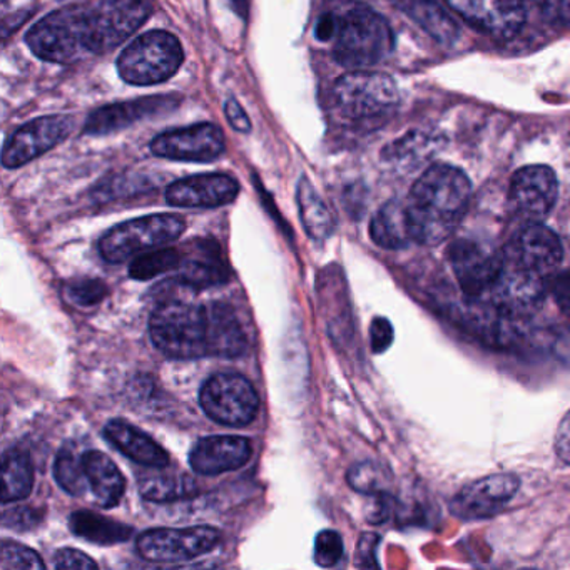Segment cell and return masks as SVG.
<instances>
[{
	"instance_id": "6da1fadb",
	"label": "cell",
	"mask_w": 570,
	"mask_h": 570,
	"mask_svg": "<svg viewBox=\"0 0 570 570\" xmlns=\"http://www.w3.org/2000/svg\"><path fill=\"white\" fill-rule=\"evenodd\" d=\"M149 333L168 358H236L248 350L242 322L226 303H161L149 320Z\"/></svg>"
},
{
	"instance_id": "7a4b0ae2",
	"label": "cell",
	"mask_w": 570,
	"mask_h": 570,
	"mask_svg": "<svg viewBox=\"0 0 570 570\" xmlns=\"http://www.w3.org/2000/svg\"><path fill=\"white\" fill-rule=\"evenodd\" d=\"M472 185L465 173L449 165H433L416 179L406 199L413 243L436 246L445 242L469 208Z\"/></svg>"
},
{
	"instance_id": "3957f363",
	"label": "cell",
	"mask_w": 570,
	"mask_h": 570,
	"mask_svg": "<svg viewBox=\"0 0 570 570\" xmlns=\"http://www.w3.org/2000/svg\"><path fill=\"white\" fill-rule=\"evenodd\" d=\"M32 55L42 61L71 65L88 56H101L98 16L92 6H66L32 26L26 36Z\"/></svg>"
},
{
	"instance_id": "277c9868",
	"label": "cell",
	"mask_w": 570,
	"mask_h": 570,
	"mask_svg": "<svg viewBox=\"0 0 570 570\" xmlns=\"http://www.w3.org/2000/svg\"><path fill=\"white\" fill-rule=\"evenodd\" d=\"M335 14L333 58L343 68L365 69L393 51L395 38L389 22L365 6H352Z\"/></svg>"
},
{
	"instance_id": "5b68a950",
	"label": "cell",
	"mask_w": 570,
	"mask_h": 570,
	"mask_svg": "<svg viewBox=\"0 0 570 570\" xmlns=\"http://www.w3.org/2000/svg\"><path fill=\"white\" fill-rule=\"evenodd\" d=\"M185 51L178 38L166 31L139 36L118 59L122 81L132 86H155L168 81L181 68Z\"/></svg>"
},
{
	"instance_id": "8992f818",
	"label": "cell",
	"mask_w": 570,
	"mask_h": 570,
	"mask_svg": "<svg viewBox=\"0 0 570 570\" xmlns=\"http://www.w3.org/2000/svg\"><path fill=\"white\" fill-rule=\"evenodd\" d=\"M185 229V219L176 215H151L129 219L102 236L99 253L106 262L118 265L146 249L175 242Z\"/></svg>"
},
{
	"instance_id": "52a82bcc",
	"label": "cell",
	"mask_w": 570,
	"mask_h": 570,
	"mask_svg": "<svg viewBox=\"0 0 570 570\" xmlns=\"http://www.w3.org/2000/svg\"><path fill=\"white\" fill-rule=\"evenodd\" d=\"M336 108L350 119H372L399 105V88L383 72L352 71L343 75L333 89Z\"/></svg>"
},
{
	"instance_id": "ba28073f",
	"label": "cell",
	"mask_w": 570,
	"mask_h": 570,
	"mask_svg": "<svg viewBox=\"0 0 570 570\" xmlns=\"http://www.w3.org/2000/svg\"><path fill=\"white\" fill-rule=\"evenodd\" d=\"M199 403L219 425L245 426L255 420L259 399L248 379L238 373H218L206 380Z\"/></svg>"
},
{
	"instance_id": "9c48e42d",
	"label": "cell",
	"mask_w": 570,
	"mask_h": 570,
	"mask_svg": "<svg viewBox=\"0 0 570 570\" xmlns=\"http://www.w3.org/2000/svg\"><path fill=\"white\" fill-rule=\"evenodd\" d=\"M222 542V532L215 527L198 525L188 529H153L141 533L136 542L139 556L149 562H185L212 552Z\"/></svg>"
},
{
	"instance_id": "30bf717a",
	"label": "cell",
	"mask_w": 570,
	"mask_h": 570,
	"mask_svg": "<svg viewBox=\"0 0 570 570\" xmlns=\"http://www.w3.org/2000/svg\"><path fill=\"white\" fill-rule=\"evenodd\" d=\"M549 278L503 256L502 269L489 292L490 298L502 316L522 318L532 315L546 299Z\"/></svg>"
},
{
	"instance_id": "8fae6325",
	"label": "cell",
	"mask_w": 570,
	"mask_h": 570,
	"mask_svg": "<svg viewBox=\"0 0 570 570\" xmlns=\"http://www.w3.org/2000/svg\"><path fill=\"white\" fill-rule=\"evenodd\" d=\"M72 129L75 119L66 115L46 116L21 126L4 145L2 165L16 169L35 161L66 141Z\"/></svg>"
},
{
	"instance_id": "7c38bea8",
	"label": "cell",
	"mask_w": 570,
	"mask_h": 570,
	"mask_svg": "<svg viewBox=\"0 0 570 570\" xmlns=\"http://www.w3.org/2000/svg\"><path fill=\"white\" fill-rule=\"evenodd\" d=\"M225 151L226 141L222 129L209 122L171 129L151 141L153 155L175 161L209 163Z\"/></svg>"
},
{
	"instance_id": "4fadbf2b",
	"label": "cell",
	"mask_w": 570,
	"mask_h": 570,
	"mask_svg": "<svg viewBox=\"0 0 570 570\" xmlns=\"http://www.w3.org/2000/svg\"><path fill=\"white\" fill-rule=\"evenodd\" d=\"M446 256L460 288L469 298L489 293L503 266V255L473 239H456Z\"/></svg>"
},
{
	"instance_id": "5bb4252c",
	"label": "cell",
	"mask_w": 570,
	"mask_h": 570,
	"mask_svg": "<svg viewBox=\"0 0 570 570\" xmlns=\"http://www.w3.org/2000/svg\"><path fill=\"white\" fill-rule=\"evenodd\" d=\"M519 476L512 473H495L483 476L463 487L452 502L450 512L462 520L490 519L505 509L519 490Z\"/></svg>"
},
{
	"instance_id": "9a60e30c",
	"label": "cell",
	"mask_w": 570,
	"mask_h": 570,
	"mask_svg": "<svg viewBox=\"0 0 570 570\" xmlns=\"http://www.w3.org/2000/svg\"><path fill=\"white\" fill-rule=\"evenodd\" d=\"M466 24L497 39L513 38L525 24L523 0H445Z\"/></svg>"
},
{
	"instance_id": "2e32d148",
	"label": "cell",
	"mask_w": 570,
	"mask_h": 570,
	"mask_svg": "<svg viewBox=\"0 0 570 570\" xmlns=\"http://www.w3.org/2000/svg\"><path fill=\"white\" fill-rule=\"evenodd\" d=\"M557 193L556 173L549 166H525L512 176L509 202L517 215L535 223L552 212Z\"/></svg>"
},
{
	"instance_id": "e0dca14e",
	"label": "cell",
	"mask_w": 570,
	"mask_h": 570,
	"mask_svg": "<svg viewBox=\"0 0 570 570\" xmlns=\"http://www.w3.org/2000/svg\"><path fill=\"white\" fill-rule=\"evenodd\" d=\"M503 256L530 272L550 276L562 262L563 248L552 229L539 223H529L513 236Z\"/></svg>"
},
{
	"instance_id": "ac0fdd59",
	"label": "cell",
	"mask_w": 570,
	"mask_h": 570,
	"mask_svg": "<svg viewBox=\"0 0 570 570\" xmlns=\"http://www.w3.org/2000/svg\"><path fill=\"white\" fill-rule=\"evenodd\" d=\"M179 102L181 99L168 95L105 106L89 116L85 132L92 136L112 135V132L122 131L142 119L173 111L178 108Z\"/></svg>"
},
{
	"instance_id": "d6986e66",
	"label": "cell",
	"mask_w": 570,
	"mask_h": 570,
	"mask_svg": "<svg viewBox=\"0 0 570 570\" xmlns=\"http://www.w3.org/2000/svg\"><path fill=\"white\" fill-rule=\"evenodd\" d=\"M239 185L228 175H196L166 189V202L178 208H218L235 202Z\"/></svg>"
},
{
	"instance_id": "ffe728a7",
	"label": "cell",
	"mask_w": 570,
	"mask_h": 570,
	"mask_svg": "<svg viewBox=\"0 0 570 570\" xmlns=\"http://www.w3.org/2000/svg\"><path fill=\"white\" fill-rule=\"evenodd\" d=\"M252 459V442L245 436L213 435L199 440L189 453V465L199 475H219L242 469Z\"/></svg>"
},
{
	"instance_id": "44dd1931",
	"label": "cell",
	"mask_w": 570,
	"mask_h": 570,
	"mask_svg": "<svg viewBox=\"0 0 570 570\" xmlns=\"http://www.w3.org/2000/svg\"><path fill=\"white\" fill-rule=\"evenodd\" d=\"M105 436L122 455L131 459L139 465L161 470L169 465V455L159 443H156L148 433L136 429L126 420H111L106 425Z\"/></svg>"
},
{
	"instance_id": "7402d4cb",
	"label": "cell",
	"mask_w": 570,
	"mask_h": 570,
	"mask_svg": "<svg viewBox=\"0 0 570 570\" xmlns=\"http://www.w3.org/2000/svg\"><path fill=\"white\" fill-rule=\"evenodd\" d=\"M178 272L179 282L189 288L203 289L229 282V268L216 242H198V248L183 258Z\"/></svg>"
},
{
	"instance_id": "603a6c76",
	"label": "cell",
	"mask_w": 570,
	"mask_h": 570,
	"mask_svg": "<svg viewBox=\"0 0 570 570\" xmlns=\"http://www.w3.org/2000/svg\"><path fill=\"white\" fill-rule=\"evenodd\" d=\"M82 465L96 503L102 509L118 505L126 490V479L118 465L99 450L82 453Z\"/></svg>"
},
{
	"instance_id": "cb8c5ba5",
	"label": "cell",
	"mask_w": 570,
	"mask_h": 570,
	"mask_svg": "<svg viewBox=\"0 0 570 570\" xmlns=\"http://www.w3.org/2000/svg\"><path fill=\"white\" fill-rule=\"evenodd\" d=\"M390 2L440 45H453L459 39V26L436 0H390Z\"/></svg>"
},
{
	"instance_id": "d4e9b609",
	"label": "cell",
	"mask_w": 570,
	"mask_h": 570,
	"mask_svg": "<svg viewBox=\"0 0 570 570\" xmlns=\"http://www.w3.org/2000/svg\"><path fill=\"white\" fill-rule=\"evenodd\" d=\"M370 236L385 249H403L413 243L405 203L393 199L382 206L370 223Z\"/></svg>"
},
{
	"instance_id": "484cf974",
	"label": "cell",
	"mask_w": 570,
	"mask_h": 570,
	"mask_svg": "<svg viewBox=\"0 0 570 570\" xmlns=\"http://www.w3.org/2000/svg\"><path fill=\"white\" fill-rule=\"evenodd\" d=\"M75 535L89 542L99 543V546H115V543L125 542L132 537V527L118 520L108 519V517L99 515L91 510H78L72 513L69 519Z\"/></svg>"
},
{
	"instance_id": "4316f807",
	"label": "cell",
	"mask_w": 570,
	"mask_h": 570,
	"mask_svg": "<svg viewBox=\"0 0 570 570\" xmlns=\"http://www.w3.org/2000/svg\"><path fill=\"white\" fill-rule=\"evenodd\" d=\"M296 199H298L303 228L308 233L309 238L315 239V242L330 238L333 229H335V219H333L328 206L320 198L315 186L306 176L299 179Z\"/></svg>"
},
{
	"instance_id": "83f0119b",
	"label": "cell",
	"mask_w": 570,
	"mask_h": 570,
	"mask_svg": "<svg viewBox=\"0 0 570 570\" xmlns=\"http://www.w3.org/2000/svg\"><path fill=\"white\" fill-rule=\"evenodd\" d=\"M35 469L22 450H8L2 456V502H16L31 495Z\"/></svg>"
},
{
	"instance_id": "f1b7e54d",
	"label": "cell",
	"mask_w": 570,
	"mask_h": 570,
	"mask_svg": "<svg viewBox=\"0 0 570 570\" xmlns=\"http://www.w3.org/2000/svg\"><path fill=\"white\" fill-rule=\"evenodd\" d=\"M139 490H141V495L151 502H173V500L195 495L196 485L188 476L155 473V475H145L139 480Z\"/></svg>"
},
{
	"instance_id": "f546056e",
	"label": "cell",
	"mask_w": 570,
	"mask_h": 570,
	"mask_svg": "<svg viewBox=\"0 0 570 570\" xmlns=\"http://www.w3.org/2000/svg\"><path fill=\"white\" fill-rule=\"evenodd\" d=\"M436 141L439 138L435 136L425 135V132H410L399 141L386 146L383 158L386 161L396 163V165L415 166L435 151Z\"/></svg>"
},
{
	"instance_id": "4dcf8cb0",
	"label": "cell",
	"mask_w": 570,
	"mask_h": 570,
	"mask_svg": "<svg viewBox=\"0 0 570 570\" xmlns=\"http://www.w3.org/2000/svg\"><path fill=\"white\" fill-rule=\"evenodd\" d=\"M55 479L58 485L69 495H85L86 490H89V482L85 465H82V455H79L69 446L59 450L55 463Z\"/></svg>"
},
{
	"instance_id": "1f68e13d",
	"label": "cell",
	"mask_w": 570,
	"mask_h": 570,
	"mask_svg": "<svg viewBox=\"0 0 570 570\" xmlns=\"http://www.w3.org/2000/svg\"><path fill=\"white\" fill-rule=\"evenodd\" d=\"M181 263L183 253L178 249H158V252L145 253V255L138 256L129 265V275H131V278L139 279V282H146V279L156 278V276L178 269Z\"/></svg>"
},
{
	"instance_id": "d6a6232c",
	"label": "cell",
	"mask_w": 570,
	"mask_h": 570,
	"mask_svg": "<svg viewBox=\"0 0 570 570\" xmlns=\"http://www.w3.org/2000/svg\"><path fill=\"white\" fill-rule=\"evenodd\" d=\"M346 480L356 492L375 497L389 489L390 473L380 463L362 462L348 470Z\"/></svg>"
},
{
	"instance_id": "836d02e7",
	"label": "cell",
	"mask_w": 570,
	"mask_h": 570,
	"mask_svg": "<svg viewBox=\"0 0 570 570\" xmlns=\"http://www.w3.org/2000/svg\"><path fill=\"white\" fill-rule=\"evenodd\" d=\"M41 556L29 547L21 546L11 540L2 542L0 549V569L2 570H42L45 569Z\"/></svg>"
},
{
	"instance_id": "e575fe53",
	"label": "cell",
	"mask_w": 570,
	"mask_h": 570,
	"mask_svg": "<svg viewBox=\"0 0 570 570\" xmlns=\"http://www.w3.org/2000/svg\"><path fill=\"white\" fill-rule=\"evenodd\" d=\"M343 557V539L335 530H323L315 539L316 566L335 567Z\"/></svg>"
},
{
	"instance_id": "d590c367",
	"label": "cell",
	"mask_w": 570,
	"mask_h": 570,
	"mask_svg": "<svg viewBox=\"0 0 570 570\" xmlns=\"http://www.w3.org/2000/svg\"><path fill=\"white\" fill-rule=\"evenodd\" d=\"M106 295L108 288L101 279H76L68 285L69 298L81 306L98 305Z\"/></svg>"
},
{
	"instance_id": "8d00e7d4",
	"label": "cell",
	"mask_w": 570,
	"mask_h": 570,
	"mask_svg": "<svg viewBox=\"0 0 570 570\" xmlns=\"http://www.w3.org/2000/svg\"><path fill=\"white\" fill-rule=\"evenodd\" d=\"M529 2L550 24L570 26V0H529Z\"/></svg>"
},
{
	"instance_id": "74e56055",
	"label": "cell",
	"mask_w": 570,
	"mask_h": 570,
	"mask_svg": "<svg viewBox=\"0 0 570 570\" xmlns=\"http://www.w3.org/2000/svg\"><path fill=\"white\" fill-rule=\"evenodd\" d=\"M41 520V512L32 509V507H14V509L6 510L4 515H2L4 527H12V529H18L19 532L35 529Z\"/></svg>"
},
{
	"instance_id": "f35d334b",
	"label": "cell",
	"mask_w": 570,
	"mask_h": 570,
	"mask_svg": "<svg viewBox=\"0 0 570 570\" xmlns=\"http://www.w3.org/2000/svg\"><path fill=\"white\" fill-rule=\"evenodd\" d=\"M549 292L552 293L553 299H556L557 306L560 312L570 318V272L563 269V272L557 273V275H550L549 278Z\"/></svg>"
},
{
	"instance_id": "ab89813d",
	"label": "cell",
	"mask_w": 570,
	"mask_h": 570,
	"mask_svg": "<svg viewBox=\"0 0 570 570\" xmlns=\"http://www.w3.org/2000/svg\"><path fill=\"white\" fill-rule=\"evenodd\" d=\"M56 569H98V562L91 559L88 553L76 549H61L55 556Z\"/></svg>"
},
{
	"instance_id": "60d3db41",
	"label": "cell",
	"mask_w": 570,
	"mask_h": 570,
	"mask_svg": "<svg viewBox=\"0 0 570 570\" xmlns=\"http://www.w3.org/2000/svg\"><path fill=\"white\" fill-rule=\"evenodd\" d=\"M370 343H372L373 353H383L392 346L393 343V326L386 318L373 320L370 326Z\"/></svg>"
},
{
	"instance_id": "b9f144b4",
	"label": "cell",
	"mask_w": 570,
	"mask_h": 570,
	"mask_svg": "<svg viewBox=\"0 0 570 570\" xmlns=\"http://www.w3.org/2000/svg\"><path fill=\"white\" fill-rule=\"evenodd\" d=\"M553 450L556 455L562 460L563 463L570 465V410L562 422L559 423V429L556 432V442H553Z\"/></svg>"
},
{
	"instance_id": "7bdbcfd3",
	"label": "cell",
	"mask_w": 570,
	"mask_h": 570,
	"mask_svg": "<svg viewBox=\"0 0 570 570\" xmlns=\"http://www.w3.org/2000/svg\"><path fill=\"white\" fill-rule=\"evenodd\" d=\"M380 537L375 533H365L358 543V567H379L375 559L376 547H379Z\"/></svg>"
},
{
	"instance_id": "ee69618b",
	"label": "cell",
	"mask_w": 570,
	"mask_h": 570,
	"mask_svg": "<svg viewBox=\"0 0 570 570\" xmlns=\"http://www.w3.org/2000/svg\"><path fill=\"white\" fill-rule=\"evenodd\" d=\"M225 112L233 129L239 132L252 131V122H249L248 115H246L245 109L238 105L236 99H229V101L226 102Z\"/></svg>"
},
{
	"instance_id": "f6af8a7d",
	"label": "cell",
	"mask_w": 570,
	"mask_h": 570,
	"mask_svg": "<svg viewBox=\"0 0 570 570\" xmlns=\"http://www.w3.org/2000/svg\"><path fill=\"white\" fill-rule=\"evenodd\" d=\"M393 499L389 495V492L379 493L375 495V502H373L372 512L368 513L370 523H383L392 515Z\"/></svg>"
},
{
	"instance_id": "bcb514c9",
	"label": "cell",
	"mask_w": 570,
	"mask_h": 570,
	"mask_svg": "<svg viewBox=\"0 0 570 570\" xmlns=\"http://www.w3.org/2000/svg\"><path fill=\"white\" fill-rule=\"evenodd\" d=\"M333 36H335V14L326 12L316 21L315 38L320 42H332Z\"/></svg>"
},
{
	"instance_id": "7dc6e473",
	"label": "cell",
	"mask_w": 570,
	"mask_h": 570,
	"mask_svg": "<svg viewBox=\"0 0 570 570\" xmlns=\"http://www.w3.org/2000/svg\"><path fill=\"white\" fill-rule=\"evenodd\" d=\"M232 2L233 8H235V11L238 12L239 16H243L245 18L246 12H248V2L246 0H229Z\"/></svg>"
}]
</instances>
